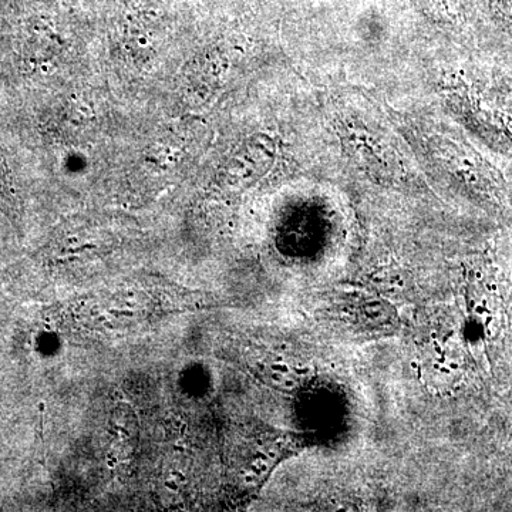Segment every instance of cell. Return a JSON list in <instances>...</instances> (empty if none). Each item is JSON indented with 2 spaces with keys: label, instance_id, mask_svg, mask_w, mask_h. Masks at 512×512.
Here are the masks:
<instances>
[{
  "label": "cell",
  "instance_id": "cell-1",
  "mask_svg": "<svg viewBox=\"0 0 512 512\" xmlns=\"http://www.w3.org/2000/svg\"><path fill=\"white\" fill-rule=\"evenodd\" d=\"M495 16L512 32V0H493Z\"/></svg>",
  "mask_w": 512,
  "mask_h": 512
},
{
  "label": "cell",
  "instance_id": "cell-2",
  "mask_svg": "<svg viewBox=\"0 0 512 512\" xmlns=\"http://www.w3.org/2000/svg\"><path fill=\"white\" fill-rule=\"evenodd\" d=\"M0 207H9V200H6V192L2 190V183H0Z\"/></svg>",
  "mask_w": 512,
  "mask_h": 512
}]
</instances>
